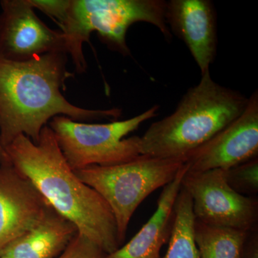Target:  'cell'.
<instances>
[{"mask_svg":"<svg viewBox=\"0 0 258 258\" xmlns=\"http://www.w3.org/2000/svg\"><path fill=\"white\" fill-rule=\"evenodd\" d=\"M68 54L50 52L23 62L0 58V144L5 148L20 136L34 143L54 117L76 121L116 120L120 108L86 109L70 103L61 93L74 74L67 69Z\"/></svg>","mask_w":258,"mask_h":258,"instance_id":"6da1fadb","label":"cell"},{"mask_svg":"<svg viewBox=\"0 0 258 258\" xmlns=\"http://www.w3.org/2000/svg\"><path fill=\"white\" fill-rule=\"evenodd\" d=\"M5 149L10 164L31 181L51 208L74 224L79 234L105 254L119 248L111 208L71 169L48 125L42 128L37 144L22 135Z\"/></svg>","mask_w":258,"mask_h":258,"instance_id":"7a4b0ae2","label":"cell"},{"mask_svg":"<svg viewBox=\"0 0 258 258\" xmlns=\"http://www.w3.org/2000/svg\"><path fill=\"white\" fill-rule=\"evenodd\" d=\"M248 98L215 82L210 72L185 93L175 111L139 137L142 155L183 159L242 114Z\"/></svg>","mask_w":258,"mask_h":258,"instance_id":"3957f363","label":"cell"},{"mask_svg":"<svg viewBox=\"0 0 258 258\" xmlns=\"http://www.w3.org/2000/svg\"><path fill=\"white\" fill-rule=\"evenodd\" d=\"M166 8L163 0H72L69 16L59 26L76 73L83 74L87 69L83 45L93 32L110 50L125 56L131 55L127 31L139 22L157 27L170 41L172 35L166 22Z\"/></svg>","mask_w":258,"mask_h":258,"instance_id":"277c9868","label":"cell"},{"mask_svg":"<svg viewBox=\"0 0 258 258\" xmlns=\"http://www.w3.org/2000/svg\"><path fill=\"white\" fill-rule=\"evenodd\" d=\"M184 164L183 159L140 155L123 164L92 165L74 171L111 208L122 244L131 219L139 205L151 194L175 179Z\"/></svg>","mask_w":258,"mask_h":258,"instance_id":"5b68a950","label":"cell"},{"mask_svg":"<svg viewBox=\"0 0 258 258\" xmlns=\"http://www.w3.org/2000/svg\"><path fill=\"white\" fill-rule=\"evenodd\" d=\"M159 109L154 106L133 118L108 123H86L58 115L50 120L48 126L73 170L116 165L142 155L139 137H124L155 117Z\"/></svg>","mask_w":258,"mask_h":258,"instance_id":"8992f818","label":"cell"},{"mask_svg":"<svg viewBox=\"0 0 258 258\" xmlns=\"http://www.w3.org/2000/svg\"><path fill=\"white\" fill-rule=\"evenodd\" d=\"M181 186L192 200L199 221L247 232L257 230V198L236 192L227 184L225 171H186Z\"/></svg>","mask_w":258,"mask_h":258,"instance_id":"52a82bcc","label":"cell"},{"mask_svg":"<svg viewBox=\"0 0 258 258\" xmlns=\"http://www.w3.org/2000/svg\"><path fill=\"white\" fill-rule=\"evenodd\" d=\"M0 6V58L23 62L50 52L67 54L62 32L44 23L29 0H3Z\"/></svg>","mask_w":258,"mask_h":258,"instance_id":"ba28073f","label":"cell"},{"mask_svg":"<svg viewBox=\"0 0 258 258\" xmlns=\"http://www.w3.org/2000/svg\"><path fill=\"white\" fill-rule=\"evenodd\" d=\"M258 93L248 98L245 109L230 124L184 157L189 171L227 170L257 158Z\"/></svg>","mask_w":258,"mask_h":258,"instance_id":"9c48e42d","label":"cell"},{"mask_svg":"<svg viewBox=\"0 0 258 258\" xmlns=\"http://www.w3.org/2000/svg\"><path fill=\"white\" fill-rule=\"evenodd\" d=\"M50 205L9 164H0V252L41 220Z\"/></svg>","mask_w":258,"mask_h":258,"instance_id":"30bf717a","label":"cell"},{"mask_svg":"<svg viewBox=\"0 0 258 258\" xmlns=\"http://www.w3.org/2000/svg\"><path fill=\"white\" fill-rule=\"evenodd\" d=\"M166 22L184 42L201 75L210 72L217 48V13L210 0L166 2Z\"/></svg>","mask_w":258,"mask_h":258,"instance_id":"8fae6325","label":"cell"},{"mask_svg":"<svg viewBox=\"0 0 258 258\" xmlns=\"http://www.w3.org/2000/svg\"><path fill=\"white\" fill-rule=\"evenodd\" d=\"M187 166L180 169L175 179L164 186L157 210L128 243L104 258H160L161 247L170 238L174 218V204Z\"/></svg>","mask_w":258,"mask_h":258,"instance_id":"7c38bea8","label":"cell"},{"mask_svg":"<svg viewBox=\"0 0 258 258\" xmlns=\"http://www.w3.org/2000/svg\"><path fill=\"white\" fill-rule=\"evenodd\" d=\"M79 233L50 206L41 220L0 252V258H57Z\"/></svg>","mask_w":258,"mask_h":258,"instance_id":"4fadbf2b","label":"cell"},{"mask_svg":"<svg viewBox=\"0 0 258 258\" xmlns=\"http://www.w3.org/2000/svg\"><path fill=\"white\" fill-rule=\"evenodd\" d=\"M249 233L195 219V240L200 258H241Z\"/></svg>","mask_w":258,"mask_h":258,"instance_id":"5bb4252c","label":"cell"},{"mask_svg":"<svg viewBox=\"0 0 258 258\" xmlns=\"http://www.w3.org/2000/svg\"><path fill=\"white\" fill-rule=\"evenodd\" d=\"M192 200L181 186L174 204V218L164 258H200L195 240Z\"/></svg>","mask_w":258,"mask_h":258,"instance_id":"9a60e30c","label":"cell"},{"mask_svg":"<svg viewBox=\"0 0 258 258\" xmlns=\"http://www.w3.org/2000/svg\"><path fill=\"white\" fill-rule=\"evenodd\" d=\"M225 171L227 184L236 192L248 198L258 194V158L251 159Z\"/></svg>","mask_w":258,"mask_h":258,"instance_id":"2e32d148","label":"cell"},{"mask_svg":"<svg viewBox=\"0 0 258 258\" xmlns=\"http://www.w3.org/2000/svg\"><path fill=\"white\" fill-rule=\"evenodd\" d=\"M105 253L94 242L77 233L67 248L57 258H104Z\"/></svg>","mask_w":258,"mask_h":258,"instance_id":"e0dca14e","label":"cell"},{"mask_svg":"<svg viewBox=\"0 0 258 258\" xmlns=\"http://www.w3.org/2000/svg\"><path fill=\"white\" fill-rule=\"evenodd\" d=\"M34 9L55 19L58 25L69 16L72 0H29Z\"/></svg>","mask_w":258,"mask_h":258,"instance_id":"ac0fdd59","label":"cell"},{"mask_svg":"<svg viewBox=\"0 0 258 258\" xmlns=\"http://www.w3.org/2000/svg\"><path fill=\"white\" fill-rule=\"evenodd\" d=\"M241 258H258V231L249 233Z\"/></svg>","mask_w":258,"mask_h":258,"instance_id":"d6986e66","label":"cell"},{"mask_svg":"<svg viewBox=\"0 0 258 258\" xmlns=\"http://www.w3.org/2000/svg\"><path fill=\"white\" fill-rule=\"evenodd\" d=\"M9 163H10L9 157L5 152L4 148L0 144V164H9Z\"/></svg>","mask_w":258,"mask_h":258,"instance_id":"ffe728a7","label":"cell"}]
</instances>
